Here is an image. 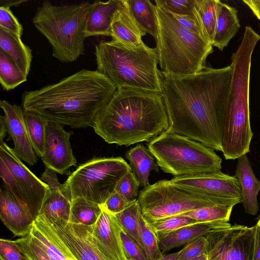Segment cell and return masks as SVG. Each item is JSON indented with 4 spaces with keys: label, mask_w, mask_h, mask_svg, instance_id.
Segmentation results:
<instances>
[{
    "label": "cell",
    "mask_w": 260,
    "mask_h": 260,
    "mask_svg": "<svg viewBox=\"0 0 260 260\" xmlns=\"http://www.w3.org/2000/svg\"><path fill=\"white\" fill-rule=\"evenodd\" d=\"M119 231L123 247L127 258L130 260H147L143 248L126 233L119 223Z\"/></svg>",
    "instance_id": "cell-39"
},
{
    "label": "cell",
    "mask_w": 260,
    "mask_h": 260,
    "mask_svg": "<svg viewBox=\"0 0 260 260\" xmlns=\"http://www.w3.org/2000/svg\"><path fill=\"white\" fill-rule=\"evenodd\" d=\"M130 166L121 157L96 158L79 166L64 182L72 201L82 198L103 206Z\"/></svg>",
    "instance_id": "cell-9"
},
{
    "label": "cell",
    "mask_w": 260,
    "mask_h": 260,
    "mask_svg": "<svg viewBox=\"0 0 260 260\" xmlns=\"http://www.w3.org/2000/svg\"><path fill=\"white\" fill-rule=\"evenodd\" d=\"M141 213L139 202L136 200L131 202L122 211L114 215L122 228L142 247L139 226Z\"/></svg>",
    "instance_id": "cell-34"
},
{
    "label": "cell",
    "mask_w": 260,
    "mask_h": 260,
    "mask_svg": "<svg viewBox=\"0 0 260 260\" xmlns=\"http://www.w3.org/2000/svg\"><path fill=\"white\" fill-rule=\"evenodd\" d=\"M231 67H206L192 75L160 71L161 94L169 119L168 131L222 152V129Z\"/></svg>",
    "instance_id": "cell-1"
},
{
    "label": "cell",
    "mask_w": 260,
    "mask_h": 260,
    "mask_svg": "<svg viewBox=\"0 0 260 260\" xmlns=\"http://www.w3.org/2000/svg\"><path fill=\"white\" fill-rule=\"evenodd\" d=\"M125 157L140 185L144 187L150 185V172H158V166L155 163V158L148 148L142 144H138L126 152Z\"/></svg>",
    "instance_id": "cell-27"
},
{
    "label": "cell",
    "mask_w": 260,
    "mask_h": 260,
    "mask_svg": "<svg viewBox=\"0 0 260 260\" xmlns=\"http://www.w3.org/2000/svg\"><path fill=\"white\" fill-rule=\"evenodd\" d=\"M156 6L175 15L195 16V0H155Z\"/></svg>",
    "instance_id": "cell-38"
},
{
    "label": "cell",
    "mask_w": 260,
    "mask_h": 260,
    "mask_svg": "<svg viewBox=\"0 0 260 260\" xmlns=\"http://www.w3.org/2000/svg\"><path fill=\"white\" fill-rule=\"evenodd\" d=\"M72 132L64 129L62 125L48 122L46 128V150L41 157L46 167L59 174L66 173L76 164V159L70 143Z\"/></svg>",
    "instance_id": "cell-15"
},
{
    "label": "cell",
    "mask_w": 260,
    "mask_h": 260,
    "mask_svg": "<svg viewBox=\"0 0 260 260\" xmlns=\"http://www.w3.org/2000/svg\"><path fill=\"white\" fill-rule=\"evenodd\" d=\"M140 185L139 181L132 170H131L119 179L114 190L131 203L137 200Z\"/></svg>",
    "instance_id": "cell-36"
},
{
    "label": "cell",
    "mask_w": 260,
    "mask_h": 260,
    "mask_svg": "<svg viewBox=\"0 0 260 260\" xmlns=\"http://www.w3.org/2000/svg\"><path fill=\"white\" fill-rule=\"evenodd\" d=\"M27 77L11 58L0 50V82L3 88L9 91L26 81Z\"/></svg>",
    "instance_id": "cell-32"
},
{
    "label": "cell",
    "mask_w": 260,
    "mask_h": 260,
    "mask_svg": "<svg viewBox=\"0 0 260 260\" xmlns=\"http://www.w3.org/2000/svg\"><path fill=\"white\" fill-rule=\"evenodd\" d=\"M38 217L50 226L78 260H111L98 245L91 226Z\"/></svg>",
    "instance_id": "cell-14"
},
{
    "label": "cell",
    "mask_w": 260,
    "mask_h": 260,
    "mask_svg": "<svg viewBox=\"0 0 260 260\" xmlns=\"http://www.w3.org/2000/svg\"><path fill=\"white\" fill-rule=\"evenodd\" d=\"M131 203L114 190L102 206L109 212L115 214L124 210Z\"/></svg>",
    "instance_id": "cell-43"
},
{
    "label": "cell",
    "mask_w": 260,
    "mask_h": 260,
    "mask_svg": "<svg viewBox=\"0 0 260 260\" xmlns=\"http://www.w3.org/2000/svg\"><path fill=\"white\" fill-rule=\"evenodd\" d=\"M161 93L119 89L94 118L95 133L109 144L150 141L169 128Z\"/></svg>",
    "instance_id": "cell-3"
},
{
    "label": "cell",
    "mask_w": 260,
    "mask_h": 260,
    "mask_svg": "<svg viewBox=\"0 0 260 260\" xmlns=\"http://www.w3.org/2000/svg\"><path fill=\"white\" fill-rule=\"evenodd\" d=\"M117 90L96 70L83 69L56 83L25 91L22 107L48 122L85 128L92 126L97 114Z\"/></svg>",
    "instance_id": "cell-2"
},
{
    "label": "cell",
    "mask_w": 260,
    "mask_h": 260,
    "mask_svg": "<svg viewBox=\"0 0 260 260\" xmlns=\"http://www.w3.org/2000/svg\"><path fill=\"white\" fill-rule=\"evenodd\" d=\"M240 27L236 9L220 1L212 46L222 50L236 35Z\"/></svg>",
    "instance_id": "cell-25"
},
{
    "label": "cell",
    "mask_w": 260,
    "mask_h": 260,
    "mask_svg": "<svg viewBox=\"0 0 260 260\" xmlns=\"http://www.w3.org/2000/svg\"><path fill=\"white\" fill-rule=\"evenodd\" d=\"M0 107L4 112L7 133L13 141L14 151L21 160L30 166L34 165L38 158L29 138L23 109L6 100L0 101Z\"/></svg>",
    "instance_id": "cell-16"
},
{
    "label": "cell",
    "mask_w": 260,
    "mask_h": 260,
    "mask_svg": "<svg viewBox=\"0 0 260 260\" xmlns=\"http://www.w3.org/2000/svg\"><path fill=\"white\" fill-rule=\"evenodd\" d=\"M147 147L158 167L175 176L221 172V158L202 143L168 131Z\"/></svg>",
    "instance_id": "cell-7"
},
{
    "label": "cell",
    "mask_w": 260,
    "mask_h": 260,
    "mask_svg": "<svg viewBox=\"0 0 260 260\" xmlns=\"http://www.w3.org/2000/svg\"><path fill=\"white\" fill-rule=\"evenodd\" d=\"M96 71L119 89L161 93L160 71L155 48L144 43L131 49L117 41H102L95 45Z\"/></svg>",
    "instance_id": "cell-4"
},
{
    "label": "cell",
    "mask_w": 260,
    "mask_h": 260,
    "mask_svg": "<svg viewBox=\"0 0 260 260\" xmlns=\"http://www.w3.org/2000/svg\"><path fill=\"white\" fill-rule=\"evenodd\" d=\"M189 260H208L207 254H203L199 256L190 259Z\"/></svg>",
    "instance_id": "cell-50"
},
{
    "label": "cell",
    "mask_w": 260,
    "mask_h": 260,
    "mask_svg": "<svg viewBox=\"0 0 260 260\" xmlns=\"http://www.w3.org/2000/svg\"><path fill=\"white\" fill-rule=\"evenodd\" d=\"M235 177L240 186L245 212L252 215L256 214L258 211L257 197L260 191V180L255 176L246 154L238 158Z\"/></svg>",
    "instance_id": "cell-23"
},
{
    "label": "cell",
    "mask_w": 260,
    "mask_h": 260,
    "mask_svg": "<svg viewBox=\"0 0 260 260\" xmlns=\"http://www.w3.org/2000/svg\"><path fill=\"white\" fill-rule=\"evenodd\" d=\"M200 222L189 217L174 216L150 223L157 233H167Z\"/></svg>",
    "instance_id": "cell-37"
},
{
    "label": "cell",
    "mask_w": 260,
    "mask_h": 260,
    "mask_svg": "<svg viewBox=\"0 0 260 260\" xmlns=\"http://www.w3.org/2000/svg\"><path fill=\"white\" fill-rule=\"evenodd\" d=\"M0 47L27 77L32 58L29 47L22 42L21 38L0 28Z\"/></svg>",
    "instance_id": "cell-26"
},
{
    "label": "cell",
    "mask_w": 260,
    "mask_h": 260,
    "mask_svg": "<svg viewBox=\"0 0 260 260\" xmlns=\"http://www.w3.org/2000/svg\"><path fill=\"white\" fill-rule=\"evenodd\" d=\"M24 115L26 128L34 150L38 156L42 157L46 150L48 121L38 114L31 111L24 110Z\"/></svg>",
    "instance_id": "cell-30"
},
{
    "label": "cell",
    "mask_w": 260,
    "mask_h": 260,
    "mask_svg": "<svg viewBox=\"0 0 260 260\" xmlns=\"http://www.w3.org/2000/svg\"><path fill=\"white\" fill-rule=\"evenodd\" d=\"M180 252V250L174 253L167 254H163L157 260H177Z\"/></svg>",
    "instance_id": "cell-48"
},
{
    "label": "cell",
    "mask_w": 260,
    "mask_h": 260,
    "mask_svg": "<svg viewBox=\"0 0 260 260\" xmlns=\"http://www.w3.org/2000/svg\"><path fill=\"white\" fill-rule=\"evenodd\" d=\"M0 216L14 235H28L35 220L30 214L5 188L0 191Z\"/></svg>",
    "instance_id": "cell-20"
},
{
    "label": "cell",
    "mask_w": 260,
    "mask_h": 260,
    "mask_svg": "<svg viewBox=\"0 0 260 260\" xmlns=\"http://www.w3.org/2000/svg\"><path fill=\"white\" fill-rule=\"evenodd\" d=\"M243 2L260 20V0H243Z\"/></svg>",
    "instance_id": "cell-46"
},
{
    "label": "cell",
    "mask_w": 260,
    "mask_h": 260,
    "mask_svg": "<svg viewBox=\"0 0 260 260\" xmlns=\"http://www.w3.org/2000/svg\"><path fill=\"white\" fill-rule=\"evenodd\" d=\"M102 208L97 221L91 226L97 244L110 259L127 260L120 236L119 222L114 214Z\"/></svg>",
    "instance_id": "cell-18"
},
{
    "label": "cell",
    "mask_w": 260,
    "mask_h": 260,
    "mask_svg": "<svg viewBox=\"0 0 260 260\" xmlns=\"http://www.w3.org/2000/svg\"><path fill=\"white\" fill-rule=\"evenodd\" d=\"M122 0L107 2L95 1L88 12L84 30L86 38L91 36H110L114 14L121 6Z\"/></svg>",
    "instance_id": "cell-22"
},
{
    "label": "cell",
    "mask_w": 260,
    "mask_h": 260,
    "mask_svg": "<svg viewBox=\"0 0 260 260\" xmlns=\"http://www.w3.org/2000/svg\"><path fill=\"white\" fill-rule=\"evenodd\" d=\"M219 0H195L194 14L205 37L212 45L217 19Z\"/></svg>",
    "instance_id": "cell-29"
},
{
    "label": "cell",
    "mask_w": 260,
    "mask_h": 260,
    "mask_svg": "<svg viewBox=\"0 0 260 260\" xmlns=\"http://www.w3.org/2000/svg\"><path fill=\"white\" fill-rule=\"evenodd\" d=\"M0 28L19 38L22 34V26L10 8L0 7Z\"/></svg>",
    "instance_id": "cell-42"
},
{
    "label": "cell",
    "mask_w": 260,
    "mask_h": 260,
    "mask_svg": "<svg viewBox=\"0 0 260 260\" xmlns=\"http://www.w3.org/2000/svg\"><path fill=\"white\" fill-rule=\"evenodd\" d=\"M208 260H252L253 226L234 225L206 236Z\"/></svg>",
    "instance_id": "cell-12"
},
{
    "label": "cell",
    "mask_w": 260,
    "mask_h": 260,
    "mask_svg": "<svg viewBox=\"0 0 260 260\" xmlns=\"http://www.w3.org/2000/svg\"><path fill=\"white\" fill-rule=\"evenodd\" d=\"M169 182L173 185L196 195L241 199L237 178L221 172L175 176Z\"/></svg>",
    "instance_id": "cell-13"
},
{
    "label": "cell",
    "mask_w": 260,
    "mask_h": 260,
    "mask_svg": "<svg viewBox=\"0 0 260 260\" xmlns=\"http://www.w3.org/2000/svg\"><path fill=\"white\" fill-rule=\"evenodd\" d=\"M173 15L182 27L199 34L206 39L201 25L195 16L175 15L173 14Z\"/></svg>",
    "instance_id": "cell-44"
},
{
    "label": "cell",
    "mask_w": 260,
    "mask_h": 260,
    "mask_svg": "<svg viewBox=\"0 0 260 260\" xmlns=\"http://www.w3.org/2000/svg\"><path fill=\"white\" fill-rule=\"evenodd\" d=\"M232 205H218L196 209L180 215L191 218L200 223L216 220L229 221L233 208Z\"/></svg>",
    "instance_id": "cell-35"
},
{
    "label": "cell",
    "mask_w": 260,
    "mask_h": 260,
    "mask_svg": "<svg viewBox=\"0 0 260 260\" xmlns=\"http://www.w3.org/2000/svg\"><path fill=\"white\" fill-rule=\"evenodd\" d=\"M252 136L249 87L234 84L229 89L222 129V152L225 158L235 159L249 152Z\"/></svg>",
    "instance_id": "cell-11"
},
{
    "label": "cell",
    "mask_w": 260,
    "mask_h": 260,
    "mask_svg": "<svg viewBox=\"0 0 260 260\" xmlns=\"http://www.w3.org/2000/svg\"><path fill=\"white\" fill-rule=\"evenodd\" d=\"M137 200L143 216L150 223L202 207L234 206L242 203L241 199L196 195L172 185L169 180H159L144 187Z\"/></svg>",
    "instance_id": "cell-8"
},
{
    "label": "cell",
    "mask_w": 260,
    "mask_h": 260,
    "mask_svg": "<svg viewBox=\"0 0 260 260\" xmlns=\"http://www.w3.org/2000/svg\"><path fill=\"white\" fill-rule=\"evenodd\" d=\"M253 229L254 244L252 260H260V227L256 224Z\"/></svg>",
    "instance_id": "cell-45"
},
{
    "label": "cell",
    "mask_w": 260,
    "mask_h": 260,
    "mask_svg": "<svg viewBox=\"0 0 260 260\" xmlns=\"http://www.w3.org/2000/svg\"><path fill=\"white\" fill-rule=\"evenodd\" d=\"M91 3L62 6L45 1L32 18L37 29L50 43L52 56L62 63L76 61L84 50V30Z\"/></svg>",
    "instance_id": "cell-6"
},
{
    "label": "cell",
    "mask_w": 260,
    "mask_h": 260,
    "mask_svg": "<svg viewBox=\"0 0 260 260\" xmlns=\"http://www.w3.org/2000/svg\"><path fill=\"white\" fill-rule=\"evenodd\" d=\"M127 260H130V259H128Z\"/></svg>",
    "instance_id": "cell-53"
},
{
    "label": "cell",
    "mask_w": 260,
    "mask_h": 260,
    "mask_svg": "<svg viewBox=\"0 0 260 260\" xmlns=\"http://www.w3.org/2000/svg\"><path fill=\"white\" fill-rule=\"evenodd\" d=\"M41 179L49 186L51 192L45 201L39 215L47 219L69 222L72 199L68 186L65 183H60L56 173L46 167Z\"/></svg>",
    "instance_id": "cell-17"
},
{
    "label": "cell",
    "mask_w": 260,
    "mask_h": 260,
    "mask_svg": "<svg viewBox=\"0 0 260 260\" xmlns=\"http://www.w3.org/2000/svg\"><path fill=\"white\" fill-rule=\"evenodd\" d=\"M1 260H31L16 240L0 239Z\"/></svg>",
    "instance_id": "cell-40"
},
{
    "label": "cell",
    "mask_w": 260,
    "mask_h": 260,
    "mask_svg": "<svg viewBox=\"0 0 260 260\" xmlns=\"http://www.w3.org/2000/svg\"><path fill=\"white\" fill-rule=\"evenodd\" d=\"M130 12L139 26L155 40L158 36L156 6L149 0H126Z\"/></svg>",
    "instance_id": "cell-28"
},
{
    "label": "cell",
    "mask_w": 260,
    "mask_h": 260,
    "mask_svg": "<svg viewBox=\"0 0 260 260\" xmlns=\"http://www.w3.org/2000/svg\"><path fill=\"white\" fill-rule=\"evenodd\" d=\"M256 224L260 227V221L257 222Z\"/></svg>",
    "instance_id": "cell-52"
},
{
    "label": "cell",
    "mask_w": 260,
    "mask_h": 260,
    "mask_svg": "<svg viewBox=\"0 0 260 260\" xmlns=\"http://www.w3.org/2000/svg\"><path fill=\"white\" fill-rule=\"evenodd\" d=\"M208 241L206 236H201L190 242L180 250L177 260H189L207 254Z\"/></svg>",
    "instance_id": "cell-41"
},
{
    "label": "cell",
    "mask_w": 260,
    "mask_h": 260,
    "mask_svg": "<svg viewBox=\"0 0 260 260\" xmlns=\"http://www.w3.org/2000/svg\"><path fill=\"white\" fill-rule=\"evenodd\" d=\"M29 234L44 249L49 260H78L55 232L39 217L34 222Z\"/></svg>",
    "instance_id": "cell-24"
},
{
    "label": "cell",
    "mask_w": 260,
    "mask_h": 260,
    "mask_svg": "<svg viewBox=\"0 0 260 260\" xmlns=\"http://www.w3.org/2000/svg\"><path fill=\"white\" fill-rule=\"evenodd\" d=\"M139 224L140 239L147 260H157L163 254L160 249L157 233L142 213Z\"/></svg>",
    "instance_id": "cell-33"
},
{
    "label": "cell",
    "mask_w": 260,
    "mask_h": 260,
    "mask_svg": "<svg viewBox=\"0 0 260 260\" xmlns=\"http://www.w3.org/2000/svg\"><path fill=\"white\" fill-rule=\"evenodd\" d=\"M26 2H27V1L1 0L0 1V7L10 8V7L12 6H18L21 5L22 3H25Z\"/></svg>",
    "instance_id": "cell-47"
},
{
    "label": "cell",
    "mask_w": 260,
    "mask_h": 260,
    "mask_svg": "<svg viewBox=\"0 0 260 260\" xmlns=\"http://www.w3.org/2000/svg\"><path fill=\"white\" fill-rule=\"evenodd\" d=\"M156 11L158 36L155 49L161 71L183 76L204 69L207 57L213 52V46L201 35L182 27L169 11L156 6Z\"/></svg>",
    "instance_id": "cell-5"
},
{
    "label": "cell",
    "mask_w": 260,
    "mask_h": 260,
    "mask_svg": "<svg viewBox=\"0 0 260 260\" xmlns=\"http://www.w3.org/2000/svg\"><path fill=\"white\" fill-rule=\"evenodd\" d=\"M232 225L225 220H216L199 223L181 228L176 230L157 234L161 253L176 247L185 245L198 237L206 236L212 233L225 230Z\"/></svg>",
    "instance_id": "cell-19"
},
{
    "label": "cell",
    "mask_w": 260,
    "mask_h": 260,
    "mask_svg": "<svg viewBox=\"0 0 260 260\" xmlns=\"http://www.w3.org/2000/svg\"><path fill=\"white\" fill-rule=\"evenodd\" d=\"M146 34L132 16L126 0H122L121 6L113 16L110 30L112 40L134 49L144 43L142 37Z\"/></svg>",
    "instance_id": "cell-21"
},
{
    "label": "cell",
    "mask_w": 260,
    "mask_h": 260,
    "mask_svg": "<svg viewBox=\"0 0 260 260\" xmlns=\"http://www.w3.org/2000/svg\"><path fill=\"white\" fill-rule=\"evenodd\" d=\"M256 220H257V222L260 221V214L258 215V216L256 218Z\"/></svg>",
    "instance_id": "cell-51"
},
{
    "label": "cell",
    "mask_w": 260,
    "mask_h": 260,
    "mask_svg": "<svg viewBox=\"0 0 260 260\" xmlns=\"http://www.w3.org/2000/svg\"><path fill=\"white\" fill-rule=\"evenodd\" d=\"M102 206L77 198L72 201L70 222L87 226L94 225L102 211Z\"/></svg>",
    "instance_id": "cell-31"
},
{
    "label": "cell",
    "mask_w": 260,
    "mask_h": 260,
    "mask_svg": "<svg viewBox=\"0 0 260 260\" xmlns=\"http://www.w3.org/2000/svg\"><path fill=\"white\" fill-rule=\"evenodd\" d=\"M0 124V140H3V139L6 136L7 133L6 127L5 124L3 115H1Z\"/></svg>",
    "instance_id": "cell-49"
},
{
    "label": "cell",
    "mask_w": 260,
    "mask_h": 260,
    "mask_svg": "<svg viewBox=\"0 0 260 260\" xmlns=\"http://www.w3.org/2000/svg\"><path fill=\"white\" fill-rule=\"evenodd\" d=\"M0 176L5 188L30 214L39 215L51 190L22 162L3 140H0Z\"/></svg>",
    "instance_id": "cell-10"
}]
</instances>
